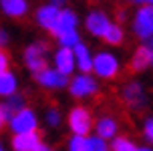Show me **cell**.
<instances>
[{"instance_id":"6da1fadb","label":"cell","mask_w":153,"mask_h":151,"mask_svg":"<svg viewBox=\"0 0 153 151\" xmlns=\"http://www.w3.org/2000/svg\"><path fill=\"white\" fill-rule=\"evenodd\" d=\"M46 54H48V45L46 42H32L24 48V65L28 71H32L34 75L45 71L48 65H46Z\"/></svg>"},{"instance_id":"7a4b0ae2","label":"cell","mask_w":153,"mask_h":151,"mask_svg":"<svg viewBox=\"0 0 153 151\" xmlns=\"http://www.w3.org/2000/svg\"><path fill=\"white\" fill-rule=\"evenodd\" d=\"M8 127L10 131L14 133V135H22V133H34L38 129V119H36V113L28 109V107H24L22 111H18V113L12 117V119L8 121Z\"/></svg>"},{"instance_id":"3957f363","label":"cell","mask_w":153,"mask_h":151,"mask_svg":"<svg viewBox=\"0 0 153 151\" xmlns=\"http://www.w3.org/2000/svg\"><path fill=\"white\" fill-rule=\"evenodd\" d=\"M69 127L71 131L79 137H87L89 131L93 127V119H91V113L85 109V107H75L73 111L69 113Z\"/></svg>"},{"instance_id":"277c9868","label":"cell","mask_w":153,"mask_h":151,"mask_svg":"<svg viewBox=\"0 0 153 151\" xmlns=\"http://www.w3.org/2000/svg\"><path fill=\"white\" fill-rule=\"evenodd\" d=\"M36 83L42 87V89H48V91H54V89H65L69 85V77H65L62 73H59L56 68H51L46 67L45 71H40L34 75Z\"/></svg>"},{"instance_id":"5b68a950","label":"cell","mask_w":153,"mask_h":151,"mask_svg":"<svg viewBox=\"0 0 153 151\" xmlns=\"http://www.w3.org/2000/svg\"><path fill=\"white\" fill-rule=\"evenodd\" d=\"M69 91L73 97L83 99V97H89L93 93H97V83L89 75H76L75 79L69 81Z\"/></svg>"},{"instance_id":"8992f818","label":"cell","mask_w":153,"mask_h":151,"mask_svg":"<svg viewBox=\"0 0 153 151\" xmlns=\"http://www.w3.org/2000/svg\"><path fill=\"white\" fill-rule=\"evenodd\" d=\"M117 68H119L117 60H115L113 54H109V53H101V54H97V57L93 59V71H95L99 77L111 79V77L117 75Z\"/></svg>"},{"instance_id":"52a82bcc","label":"cell","mask_w":153,"mask_h":151,"mask_svg":"<svg viewBox=\"0 0 153 151\" xmlns=\"http://www.w3.org/2000/svg\"><path fill=\"white\" fill-rule=\"evenodd\" d=\"M135 32L143 38H149L153 34V6H143L137 12V18H135Z\"/></svg>"},{"instance_id":"ba28073f","label":"cell","mask_w":153,"mask_h":151,"mask_svg":"<svg viewBox=\"0 0 153 151\" xmlns=\"http://www.w3.org/2000/svg\"><path fill=\"white\" fill-rule=\"evenodd\" d=\"M42 143V139H40V133L34 131V133H22V135H14L12 137V149L14 151H36L38 145Z\"/></svg>"},{"instance_id":"9c48e42d","label":"cell","mask_w":153,"mask_h":151,"mask_svg":"<svg viewBox=\"0 0 153 151\" xmlns=\"http://www.w3.org/2000/svg\"><path fill=\"white\" fill-rule=\"evenodd\" d=\"M76 14L73 10H61V14H59V20L54 24V28L51 30V34L53 36H62V34H67V32H73L76 30Z\"/></svg>"},{"instance_id":"30bf717a","label":"cell","mask_w":153,"mask_h":151,"mask_svg":"<svg viewBox=\"0 0 153 151\" xmlns=\"http://www.w3.org/2000/svg\"><path fill=\"white\" fill-rule=\"evenodd\" d=\"M54 68L62 73L65 77H69L73 71H75V54H73V48H65L61 46L56 53H54Z\"/></svg>"},{"instance_id":"8fae6325","label":"cell","mask_w":153,"mask_h":151,"mask_svg":"<svg viewBox=\"0 0 153 151\" xmlns=\"http://www.w3.org/2000/svg\"><path fill=\"white\" fill-rule=\"evenodd\" d=\"M24 107H26V99H24V95H20V93H14L12 97L4 99L2 103H0V111H2V117H4V121H10L12 117H14L18 111H22Z\"/></svg>"},{"instance_id":"7c38bea8","label":"cell","mask_w":153,"mask_h":151,"mask_svg":"<svg viewBox=\"0 0 153 151\" xmlns=\"http://www.w3.org/2000/svg\"><path fill=\"white\" fill-rule=\"evenodd\" d=\"M59 14H61V10L59 8H54L53 4H45V6H40L36 10V22L38 26H42L45 30H51L54 28V24L59 20Z\"/></svg>"},{"instance_id":"4fadbf2b","label":"cell","mask_w":153,"mask_h":151,"mask_svg":"<svg viewBox=\"0 0 153 151\" xmlns=\"http://www.w3.org/2000/svg\"><path fill=\"white\" fill-rule=\"evenodd\" d=\"M0 10L2 14L10 18H22L28 12V2L26 0H0Z\"/></svg>"},{"instance_id":"5bb4252c","label":"cell","mask_w":153,"mask_h":151,"mask_svg":"<svg viewBox=\"0 0 153 151\" xmlns=\"http://www.w3.org/2000/svg\"><path fill=\"white\" fill-rule=\"evenodd\" d=\"M73 54H75V67H79L85 75L91 73L93 71V59H91L89 48H87L83 42H79V45L73 46Z\"/></svg>"},{"instance_id":"9a60e30c","label":"cell","mask_w":153,"mask_h":151,"mask_svg":"<svg viewBox=\"0 0 153 151\" xmlns=\"http://www.w3.org/2000/svg\"><path fill=\"white\" fill-rule=\"evenodd\" d=\"M109 26H111V22L103 12H91L87 16V28L91 30L95 36H103Z\"/></svg>"},{"instance_id":"2e32d148","label":"cell","mask_w":153,"mask_h":151,"mask_svg":"<svg viewBox=\"0 0 153 151\" xmlns=\"http://www.w3.org/2000/svg\"><path fill=\"white\" fill-rule=\"evenodd\" d=\"M14 93H18V79L12 71H4L0 73V97L8 99Z\"/></svg>"},{"instance_id":"e0dca14e","label":"cell","mask_w":153,"mask_h":151,"mask_svg":"<svg viewBox=\"0 0 153 151\" xmlns=\"http://www.w3.org/2000/svg\"><path fill=\"white\" fill-rule=\"evenodd\" d=\"M123 97H125V101H127V105H129V107H143V103H145L143 89H141L137 83L127 85L125 91H123Z\"/></svg>"},{"instance_id":"ac0fdd59","label":"cell","mask_w":153,"mask_h":151,"mask_svg":"<svg viewBox=\"0 0 153 151\" xmlns=\"http://www.w3.org/2000/svg\"><path fill=\"white\" fill-rule=\"evenodd\" d=\"M149 65H153V53L145 46H139L135 57H133V62H131V73H137V71H143Z\"/></svg>"},{"instance_id":"d6986e66","label":"cell","mask_w":153,"mask_h":151,"mask_svg":"<svg viewBox=\"0 0 153 151\" xmlns=\"http://www.w3.org/2000/svg\"><path fill=\"white\" fill-rule=\"evenodd\" d=\"M117 133V123H115L113 117H101L99 123H97V135L99 139H111V137Z\"/></svg>"},{"instance_id":"ffe728a7","label":"cell","mask_w":153,"mask_h":151,"mask_svg":"<svg viewBox=\"0 0 153 151\" xmlns=\"http://www.w3.org/2000/svg\"><path fill=\"white\" fill-rule=\"evenodd\" d=\"M103 38L107 40V42H111V45H121L123 40V30L117 26V24H111L107 28V32L103 34Z\"/></svg>"},{"instance_id":"44dd1931","label":"cell","mask_w":153,"mask_h":151,"mask_svg":"<svg viewBox=\"0 0 153 151\" xmlns=\"http://www.w3.org/2000/svg\"><path fill=\"white\" fill-rule=\"evenodd\" d=\"M56 40H59V42H61V46H65V48H73L75 45H79V42H81V36H79V32H76V30H73V32H67V34L59 36Z\"/></svg>"},{"instance_id":"7402d4cb","label":"cell","mask_w":153,"mask_h":151,"mask_svg":"<svg viewBox=\"0 0 153 151\" xmlns=\"http://www.w3.org/2000/svg\"><path fill=\"white\" fill-rule=\"evenodd\" d=\"M113 151H137V147L125 137H117L113 143Z\"/></svg>"},{"instance_id":"603a6c76","label":"cell","mask_w":153,"mask_h":151,"mask_svg":"<svg viewBox=\"0 0 153 151\" xmlns=\"http://www.w3.org/2000/svg\"><path fill=\"white\" fill-rule=\"evenodd\" d=\"M87 151H109V147L103 139L91 137V139H87Z\"/></svg>"},{"instance_id":"cb8c5ba5","label":"cell","mask_w":153,"mask_h":151,"mask_svg":"<svg viewBox=\"0 0 153 151\" xmlns=\"http://www.w3.org/2000/svg\"><path fill=\"white\" fill-rule=\"evenodd\" d=\"M69 151H87V137L75 135L69 141Z\"/></svg>"},{"instance_id":"d4e9b609","label":"cell","mask_w":153,"mask_h":151,"mask_svg":"<svg viewBox=\"0 0 153 151\" xmlns=\"http://www.w3.org/2000/svg\"><path fill=\"white\" fill-rule=\"evenodd\" d=\"M46 123H48L51 127H59V125H61V113H59V109L51 107V109L46 111Z\"/></svg>"},{"instance_id":"484cf974","label":"cell","mask_w":153,"mask_h":151,"mask_svg":"<svg viewBox=\"0 0 153 151\" xmlns=\"http://www.w3.org/2000/svg\"><path fill=\"white\" fill-rule=\"evenodd\" d=\"M10 71V54L6 53V48H0V73Z\"/></svg>"},{"instance_id":"4316f807","label":"cell","mask_w":153,"mask_h":151,"mask_svg":"<svg viewBox=\"0 0 153 151\" xmlns=\"http://www.w3.org/2000/svg\"><path fill=\"white\" fill-rule=\"evenodd\" d=\"M8 42H10V34H8L6 28H2V26H0V48H6Z\"/></svg>"},{"instance_id":"83f0119b","label":"cell","mask_w":153,"mask_h":151,"mask_svg":"<svg viewBox=\"0 0 153 151\" xmlns=\"http://www.w3.org/2000/svg\"><path fill=\"white\" fill-rule=\"evenodd\" d=\"M145 137L153 143V119H149V121L145 123Z\"/></svg>"},{"instance_id":"f1b7e54d","label":"cell","mask_w":153,"mask_h":151,"mask_svg":"<svg viewBox=\"0 0 153 151\" xmlns=\"http://www.w3.org/2000/svg\"><path fill=\"white\" fill-rule=\"evenodd\" d=\"M48 4H53L54 8H59V10H62V6H65V4H67V0H51V2H48Z\"/></svg>"},{"instance_id":"f546056e","label":"cell","mask_w":153,"mask_h":151,"mask_svg":"<svg viewBox=\"0 0 153 151\" xmlns=\"http://www.w3.org/2000/svg\"><path fill=\"white\" fill-rule=\"evenodd\" d=\"M143 46H145V48H149V51L153 53V34L149 38H145V45H143Z\"/></svg>"},{"instance_id":"4dcf8cb0","label":"cell","mask_w":153,"mask_h":151,"mask_svg":"<svg viewBox=\"0 0 153 151\" xmlns=\"http://www.w3.org/2000/svg\"><path fill=\"white\" fill-rule=\"evenodd\" d=\"M36 151H53V149H51V147H48V145L40 143V145H38V149H36Z\"/></svg>"},{"instance_id":"1f68e13d","label":"cell","mask_w":153,"mask_h":151,"mask_svg":"<svg viewBox=\"0 0 153 151\" xmlns=\"http://www.w3.org/2000/svg\"><path fill=\"white\" fill-rule=\"evenodd\" d=\"M4 125H6V121H4V117H2V111H0V129H4Z\"/></svg>"},{"instance_id":"d6a6232c","label":"cell","mask_w":153,"mask_h":151,"mask_svg":"<svg viewBox=\"0 0 153 151\" xmlns=\"http://www.w3.org/2000/svg\"><path fill=\"white\" fill-rule=\"evenodd\" d=\"M137 2H145L147 6H153V0H137Z\"/></svg>"},{"instance_id":"836d02e7","label":"cell","mask_w":153,"mask_h":151,"mask_svg":"<svg viewBox=\"0 0 153 151\" xmlns=\"http://www.w3.org/2000/svg\"><path fill=\"white\" fill-rule=\"evenodd\" d=\"M0 151H4V147H2V141H0Z\"/></svg>"},{"instance_id":"e575fe53","label":"cell","mask_w":153,"mask_h":151,"mask_svg":"<svg viewBox=\"0 0 153 151\" xmlns=\"http://www.w3.org/2000/svg\"><path fill=\"white\" fill-rule=\"evenodd\" d=\"M137 151H151V149H137Z\"/></svg>"}]
</instances>
